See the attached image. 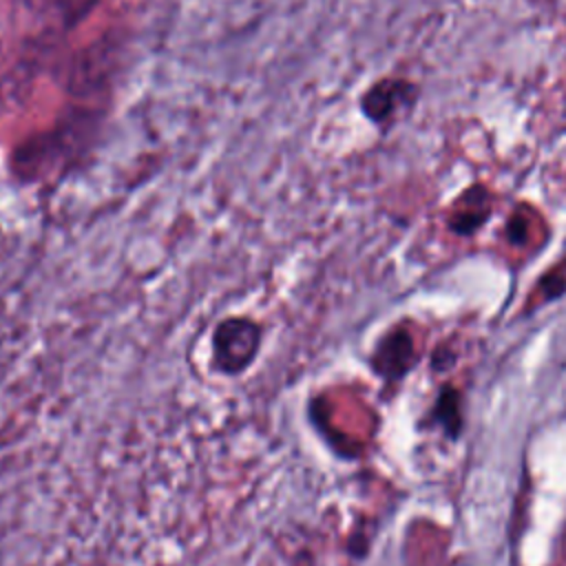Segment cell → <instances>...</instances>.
I'll list each match as a JSON object with an SVG mask.
<instances>
[{
  "label": "cell",
  "mask_w": 566,
  "mask_h": 566,
  "mask_svg": "<svg viewBox=\"0 0 566 566\" xmlns=\"http://www.w3.org/2000/svg\"><path fill=\"white\" fill-rule=\"evenodd\" d=\"M413 95H416L413 84L405 80H382L365 93L363 111L371 122L382 124L391 119L402 106H409Z\"/></svg>",
  "instance_id": "cell-1"
},
{
  "label": "cell",
  "mask_w": 566,
  "mask_h": 566,
  "mask_svg": "<svg viewBox=\"0 0 566 566\" xmlns=\"http://www.w3.org/2000/svg\"><path fill=\"white\" fill-rule=\"evenodd\" d=\"M97 2L99 0H55V9H57V15H60L62 24L75 27L77 22H82L93 11V7Z\"/></svg>",
  "instance_id": "cell-2"
}]
</instances>
